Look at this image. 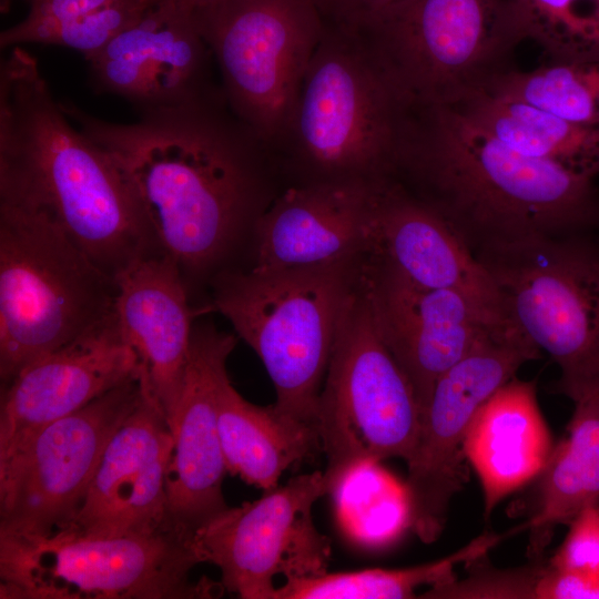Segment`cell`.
<instances>
[{
	"label": "cell",
	"mask_w": 599,
	"mask_h": 599,
	"mask_svg": "<svg viewBox=\"0 0 599 599\" xmlns=\"http://www.w3.org/2000/svg\"><path fill=\"white\" fill-rule=\"evenodd\" d=\"M59 102L133 184L191 302L202 285L211 290L235 271L231 260L272 202L266 164L275 154L231 110L222 88L180 105L140 111L132 123Z\"/></svg>",
	"instance_id": "1"
},
{
	"label": "cell",
	"mask_w": 599,
	"mask_h": 599,
	"mask_svg": "<svg viewBox=\"0 0 599 599\" xmlns=\"http://www.w3.org/2000/svg\"><path fill=\"white\" fill-rule=\"evenodd\" d=\"M0 202L42 214L113 280L164 254L131 181L72 125L20 45L0 65Z\"/></svg>",
	"instance_id": "2"
},
{
	"label": "cell",
	"mask_w": 599,
	"mask_h": 599,
	"mask_svg": "<svg viewBox=\"0 0 599 599\" xmlns=\"http://www.w3.org/2000/svg\"><path fill=\"white\" fill-rule=\"evenodd\" d=\"M396 180L473 252L537 235L599 233L596 180L510 149L449 105H412Z\"/></svg>",
	"instance_id": "3"
},
{
	"label": "cell",
	"mask_w": 599,
	"mask_h": 599,
	"mask_svg": "<svg viewBox=\"0 0 599 599\" xmlns=\"http://www.w3.org/2000/svg\"><path fill=\"white\" fill-rule=\"evenodd\" d=\"M412 104L357 35L325 27L275 150L306 182L394 179Z\"/></svg>",
	"instance_id": "4"
},
{
	"label": "cell",
	"mask_w": 599,
	"mask_h": 599,
	"mask_svg": "<svg viewBox=\"0 0 599 599\" xmlns=\"http://www.w3.org/2000/svg\"><path fill=\"white\" fill-rule=\"evenodd\" d=\"M359 261L221 275L207 304L222 314L261 358L275 405L313 425L339 321L362 266Z\"/></svg>",
	"instance_id": "5"
},
{
	"label": "cell",
	"mask_w": 599,
	"mask_h": 599,
	"mask_svg": "<svg viewBox=\"0 0 599 599\" xmlns=\"http://www.w3.org/2000/svg\"><path fill=\"white\" fill-rule=\"evenodd\" d=\"M115 280L42 214L0 202V378L114 312Z\"/></svg>",
	"instance_id": "6"
},
{
	"label": "cell",
	"mask_w": 599,
	"mask_h": 599,
	"mask_svg": "<svg viewBox=\"0 0 599 599\" xmlns=\"http://www.w3.org/2000/svg\"><path fill=\"white\" fill-rule=\"evenodd\" d=\"M505 319L560 369L577 400L599 384V233L537 235L479 247Z\"/></svg>",
	"instance_id": "7"
},
{
	"label": "cell",
	"mask_w": 599,
	"mask_h": 599,
	"mask_svg": "<svg viewBox=\"0 0 599 599\" xmlns=\"http://www.w3.org/2000/svg\"><path fill=\"white\" fill-rule=\"evenodd\" d=\"M354 33L412 105H454L515 69L508 0H399Z\"/></svg>",
	"instance_id": "8"
},
{
	"label": "cell",
	"mask_w": 599,
	"mask_h": 599,
	"mask_svg": "<svg viewBox=\"0 0 599 599\" xmlns=\"http://www.w3.org/2000/svg\"><path fill=\"white\" fill-rule=\"evenodd\" d=\"M199 564L191 539L180 535L0 534V599L219 597L221 582L192 580Z\"/></svg>",
	"instance_id": "9"
},
{
	"label": "cell",
	"mask_w": 599,
	"mask_h": 599,
	"mask_svg": "<svg viewBox=\"0 0 599 599\" xmlns=\"http://www.w3.org/2000/svg\"><path fill=\"white\" fill-rule=\"evenodd\" d=\"M420 419L414 389L376 326L362 271L339 321L317 407L329 494L365 465L394 457L407 463Z\"/></svg>",
	"instance_id": "10"
},
{
	"label": "cell",
	"mask_w": 599,
	"mask_h": 599,
	"mask_svg": "<svg viewBox=\"0 0 599 599\" xmlns=\"http://www.w3.org/2000/svg\"><path fill=\"white\" fill-rule=\"evenodd\" d=\"M193 14L229 106L275 153L325 31L314 0H221Z\"/></svg>",
	"instance_id": "11"
},
{
	"label": "cell",
	"mask_w": 599,
	"mask_h": 599,
	"mask_svg": "<svg viewBox=\"0 0 599 599\" xmlns=\"http://www.w3.org/2000/svg\"><path fill=\"white\" fill-rule=\"evenodd\" d=\"M328 494L324 471L295 476L213 517L192 535V549L200 564L220 569L229 592L272 599L277 576L287 580L327 571L331 544L317 530L312 509Z\"/></svg>",
	"instance_id": "12"
},
{
	"label": "cell",
	"mask_w": 599,
	"mask_h": 599,
	"mask_svg": "<svg viewBox=\"0 0 599 599\" xmlns=\"http://www.w3.org/2000/svg\"><path fill=\"white\" fill-rule=\"evenodd\" d=\"M539 356L531 342L505 324L437 379L406 463L409 528L423 542L441 535L450 501L466 481L464 440L476 412L520 366Z\"/></svg>",
	"instance_id": "13"
},
{
	"label": "cell",
	"mask_w": 599,
	"mask_h": 599,
	"mask_svg": "<svg viewBox=\"0 0 599 599\" xmlns=\"http://www.w3.org/2000/svg\"><path fill=\"white\" fill-rule=\"evenodd\" d=\"M141 389L139 375L41 428L0 461V534L44 535L73 521Z\"/></svg>",
	"instance_id": "14"
},
{
	"label": "cell",
	"mask_w": 599,
	"mask_h": 599,
	"mask_svg": "<svg viewBox=\"0 0 599 599\" xmlns=\"http://www.w3.org/2000/svg\"><path fill=\"white\" fill-rule=\"evenodd\" d=\"M363 282L379 334L422 413L437 379L508 323L460 291L422 287L376 264L364 265Z\"/></svg>",
	"instance_id": "15"
},
{
	"label": "cell",
	"mask_w": 599,
	"mask_h": 599,
	"mask_svg": "<svg viewBox=\"0 0 599 599\" xmlns=\"http://www.w3.org/2000/svg\"><path fill=\"white\" fill-rule=\"evenodd\" d=\"M141 379L138 400L106 443L82 505L64 528L95 536L189 538L175 528L167 505L173 430Z\"/></svg>",
	"instance_id": "16"
},
{
	"label": "cell",
	"mask_w": 599,
	"mask_h": 599,
	"mask_svg": "<svg viewBox=\"0 0 599 599\" xmlns=\"http://www.w3.org/2000/svg\"><path fill=\"white\" fill-rule=\"evenodd\" d=\"M88 62L92 88L138 112L191 102L221 87L193 12L167 0H156Z\"/></svg>",
	"instance_id": "17"
},
{
	"label": "cell",
	"mask_w": 599,
	"mask_h": 599,
	"mask_svg": "<svg viewBox=\"0 0 599 599\" xmlns=\"http://www.w3.org/2000/svg\"><path fill=\"white\" fill-rule=\"evenodd\" d=\"M386 181L290 186L272 200L255 223L252 267H312L372 255L378 197Z\"/></svg>",
	"instance_id": "18"
},
{
	"label": "cell",
	"mask_w": 599,
	"mask_h": 599,
	"mask_svg": "<svg viewBox=\"0 0 599 599\" xmlns=\"http://www.w3.org/2000/svg\"><path fill=\"white\" fill-rule=\"evenodd\" d=\"M140 375L115 312L68 344L21 368L1 385L0 461L47 425Z\"/></svg>",
	"instance_id": "19"
},
{
	"label": "cell",
	"mask_w": 599,
	"mask_h": 599,
	"mask_svg": "<svg viewBox=\"0 0 599 599\" xmlns=\"http://www.w3.org/2000/svg\"><path fill=\"white\" fill-rule=\"evenodd\" d=\"M236 338L210 324H194L173 423L174 445L166 476L171 519L182 535L229 506L222 493L227 473L217 420L219 394Z\"/></svg>",
	"instance_id": "20"
},
{
	"label": "cell",
	"mask_w": 599,
	"mask_h": 599,
	"mask_svg": "<svg viewBox=\"0 0 599 599\" xmlns=\"http://www.w3.org/2000/svg\"><path fill=\"white\" fill-rule=\"evenodd\" d=\"M115 285L122 336L173 430L195 308L179 268L165 254L132 264L115 277Z\"/></svg>",
	"instance_id": "21"
},
{
	"label": "cell",
	"mask_w": 599,
	"mask_h": 599,
	"mask_svg": "<svg viewBox=\"0 0 599 599\" xmlns=\"http://www.w3.org/2000/svg\"><path fill=\"white\" fill-rule=\"evenodd\" d=\"M372 255L415 285L460 291L504 317L496 287L467 243L395 179L380 189Z\"/></svg>",
	"instance_id": "22"
},
{
	"label": "cell",
	"mask_w": 599,
	"mask_h": 599,
	"mask_svg": "<svg viewBox=\"0 0 599 599\" xmlns=\"http://www.w3.org/2000/svg\"><path fill=\"white\" fill-rule=\"evenodd\" d=\"M554 447L535 382L515 376L478 408L464 455L481 484L486 518L505 497L541 474Z\"/></svg>",
	"instance_id": "23"
},
{
	"label": "cell",
	"mask_w": 599,
	"mask_h": 599,
	"mask_svg": "<svg viewBox=\"0 0 599 599\" xmlns=\"http://www.w3.org/2000/svg\"><path fill=\"white\" fill-rule=\"evenodd\" d=\"M217 420L227 473L267 490L292 466L321 448L317 429L276 407L250 403L227 377L220 389Z\"/></svg>",
	"instance_id": "24"
},
{
	"label": "cell",
	"mask_w": 599,
	"mask_h": 599,
	"mask_svg": "<svg viewBox=\"0 0 599 599\" xmlns=\"http://www.w3.org/2000/svg\"><path fill=\"white\" fill-rule=\"evenodd\" d=\"M449 106L522 155L599 177V126L575 123L493 91L475 93Z\"/></svg>",
	"instance_id": "25"
},
{
	"label": "cell",
	"mask_w": 599,
	"mask_h": 599,
	"mask_svg": "<svg viewBox=\"0 0 599 599\" xmlns=\"http://www.w3.org/2000/svg\"><path fill=\"white\" fill-rule=\"evenodd\" d=\"M566 437L554 447L539 477L538 498L530 520L529 555L539 557L556 526L570 521L586 507L599 504V392L573 402Z\"/></svg>",
	"instance_id": "26"
},
{
	"label": "cell",
	"mask_w": 599,
	"mask_h": 599,
	"mask_svg": "<svg viewBox=\"0 0 599 599\" xmlns=\"http://www.w3.org/2000/svg\"><path fill=\"white\" fill-rule=\"evenodd\" d=\"M488 544L477 537L455 552L424 565L398 568H369L318 576L293 578L276 587L272 599H410L417 590L446 583L455 568L484 556ZM427 589V590H428Z\"/></svg>",
	"instance_id": "27"
},
{
	"label": "cell",
	"mask_w": 599,
	"mask_h": 599,
	"mask_svg": "<svg viewBox=\"0 0 599 599\" xmlns=\"http://www.w3.org/2000/svg\"><path fill=\"white\" fill-rule=\"evenodd\" d=\"M485 91L521 100L575 123L599 126V60L546 62L531 71L515 68Z\"/></svg>",
	"instance_id": "28"
},
{
	"label": "cell",
	"mask_w": 599,
	"mask_h": 599,
	"mask_svg": "<svg viewBox=\"0 0 599 599\" xmlns=\"http://www.w3.org/2000/svg\"><path fill=\"white\" fill-rule=\"evenodd\" d=\"M524 40L547 62L599 60V0H508Z\"/></svg>",
	"instance_id": "29"
},
{
	"label": "cell",
	"mask_w": 599,
	"mask_h": 599,
	"mask_svg": "<svg viewBox=\"0 0 599 599\" xmlns=\"http://www.w3.org/2000/svg\"><path fill=\"white\" fill-rule=\"evenodd\" d=\"M155 1L116 0L81 18L33 30L22 35L17 45L41 43L67 47L89 61L118 34L140 20Z\"/></svg>",
	"instance_id": "30"
},
{
	"label": "cell",
	"mask_w": 599,
	"mask_h": 599,
	"mask_svg": "<svg viewBox=\"0 0 599 599\" xmlns=\"http://www.w3.org/2000/svg\"><path fill=\"white\" fill-rule=\"evenodd\" d=\"M487 556V555H486ZM483 556L467 565L468 575L424 591L430 599H536L537 582L546 565L534 562L518 568H494Z\"/></svg>",
	"instance_id": "31"
},
{
	"label": "cell",
	"mask_w": 599,
	"mask_h": 599,
	"mask_svg": "<svg viewBox=\"0 0 599 599\" xmlns=\"http://www.w3.org/2000/svg\"><path fill=\"white\" fill-rule=\"evenodd\" d=\"M548 564L599 573V504L586 507L570 521L562 544Z\"/></svg>",
	"instance_id": "32"
},
{
	"label": "cell",
	"mask_w": 599,
	"mask_h": 599,
	"mask_svg": "<svg viewBox=\"0 0 599 599\" xmlns=\"http://www.w3.org/2000/svg\"><path fill=\"white\" fill-rule=\"evenodd\" d=\"M30 9L20 22L1 31L0 47H16L19 39L40 28L68 22L94 12L116 0H27Z\"/></svg>",
	"instance_id": "33"
},
{
	"label": "cell",
	"mask_w": 599,
	"mask_h": 599,
	"mask_svg": "<svg viewBox=\"0 0 599 599\" xmlns=\"http://www.w3.org/2000/svg\"><path fill=\"white\" fill-rule=\"evenodd\" d=\"M536 599H599V573L547 562L537 582Z\"/></svg>",
	"instance_id": "34"
},
{
	"label": "cell",
	"mask_w": 599,
	"mask_h": 599,
	"mask_svg": "<svg viewBox=\"0 0 599 599\" xmlns=\"http://www.w3.org/2000/svg\"><path fill=\"white\" fill-rule=\"evenodd\" d=\"M399 0H314L325 27L355 32Z\"/></svg>",
	"instance_id": "35"
},
{
	"label": "cell",
	"mask_w": 599,
	"mask_h": 599,
	"mask_svg": "<svg viewBox=\"0 0 599 599\" xmlns=\"http://www.w3.org/2000/svg\"><path fill=\"white\" fill-rule=\"evenodd\" d=\"M167 1L174 2L190 10L191 12L195 13L216 4L221 0H167Z\"/></svg>",
	"instance_id": "36"
},
{
	"label": "cell",
	"mask_w": 599,
	"mask_h": 599,
	"mask_svg": "<svg viewBox=\"0 0 599 599\" xmlns=\"http://www.w3.org/2000/svg\"><path fill=\"white\" fill-rule=\"evenodd\" d=\"M10 0H1V7L4 8L8 3H9Z\"/></svg>",
	"instance_id": "37"
},
{
	"label": "cell",
	"mask_w": 599,
	"mask_h": 599,
	"mask_svg": "<svg viewBox=\"0 0 599 599\" xmlns=\"http://www.w3.org/2000/svg\"><path fill=\"white\" fill-rule=\"evenodd\" d=\"M597 390L599 392V384H598V388H597Z\"/></svg>",
	"instance_id": "38"
}]
</instances>
